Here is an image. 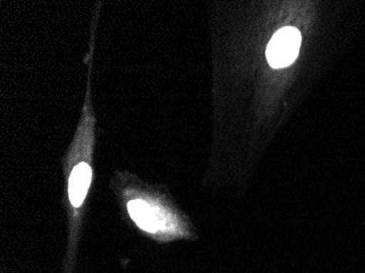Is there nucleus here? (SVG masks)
I'll return each instance as SVG.
<instances>
[{
    "label": "nucleus",
    "mask_w": 365,
    "mask_h": 273,
    "mask_svg": "<svg viewBox=\"0 0 365 273\" xmlns=\"http://www.w3.org/2000/svg\"><path fill=\"white\" fill-rule=\"evenodd\" d=\"M301 34L297 29H281L274 34L268 44L266 55L272 68H284L297 59L300 51Z\"/></svg>",
    "instance_id": "1"
},
{
    "label": "nucleus",
    "mask_w": 365,
    "mask_h": 273,
    "mask_svg": "<svg viewBox=\"0 0 365 273\" xmlns=\"http://www.w3.org/2000/svg\"><path fill=\"white\" fill-rule=\"evenodd\" d=\"M128 212L131 219L145 231L155 233L162 227V215L155 208L143 200H131L128 203Z\"/></svg>",
    "instance_id": "2"
},
{
    "label": "nucleus",
    "mask_w": 365,
    "mask_h": 273,
    "mask_svg": "<svg viewBox=\"0 0 365 273\" xmlns=\"http://www.w3.org/2000/svg\"><path fill=\"white\" fill-rule=\"evenodd\" d=\"M91 168L85 162L78 164L73 170L69 180V199L73 206L78 208L87 196L91 182Z\"/></svg>",
    "instance_id": "3"
}]
</instances>
